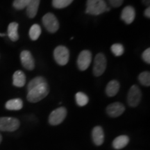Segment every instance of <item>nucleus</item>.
I'll use <instances>...</instances> for the list:
<instances>
[{
    "label": "nucleus",
    "instance_id": "1",
    "mask_svg": "<svg viewBox=\"0 0 150 150\" xmlns=\"http://www.w3.org/2000/svg\"><path fill=\"white\" fill-rule=\"evenodd\" d=\"M50 88L47 83H44L28 91L27 100L31 103L40 102L47 96Z\"/></svg>",
    "mask_w": 150,
    "mask_h": 150
},
{
    "label": "nucleus",
    "instance_id": "2",
    "mask_svg": "<svg viewBox=\"0 0 150 150\" xmlns=\"http://www.w3.org/2000/svg\"><path fill=\"white\" fill-rule=\"evenodd\" d=\"M107 4L105 0H87L86 1V13L93 16H99V15L109 11Z\"/></svg>",
    "mask_w": 150,
    "mask_h": 150
},
{
    "label": "nucleus",
    "instance_id": "3",
    "mask_svg": "<svg viewBox=\"0 0 150 150\" xmlns=\"http://www.w3.org/2000/svg\"><path fill=\"white\" fill-rule=\"evenodd\" d=\"M20 121L18 119L10 117H0V131H15L20 127Z\"/></svg>",
    "mask_w": 150,
    "mask_h": 150
},
{
    "label": "nucleus",
    "instance_id": "4",
    "mask_svg": "<svg viewBox=\"0 0 150 150\" xmlns=\"http://www.w3.org/2000/svg\"><path fill=\"white\" fill-rule=\"evenodd\" d=\"M54 57L56 63L60 65H65L70 59V52L66 47L59 46L54 51Z\"/></svg>",
    "mask_w": 150,
    "mask_h": 150
},
{
    "label": "nucleus",
    "instance_id": "5",
    "mask_svg": "<svg viewBox=\"0 0 150 150\" xmlns=\"http://www.w3.org/2000/svg\"><path fill=\"white\" fill-rule=\"evenodd\" d=\"M42 24L50 33H56L59 29V22L53 13H49L43 16Z\"/></svg>",
    "mask_w": 150,
    "mask_h": 150
},
{
    "label": "nucleus",
    "instance_id": "6",
    "mask_svg": "<svg viewBox=\"0 0 150 150\" xmlns=\"http://www.w3.org/2000/svg\"><path fill=\"white\" fill-rule=\"evenodd\" d=\"M107 61L105 56L102 53L97 54L95 58L93 66V74L95 76H99L105 72Z\"/></svg>",
    "mask_w": 150,
    "mask_h": 150
},
{
    "label": "nucleus",
    "instance_id": "7",
    "mask_svg": "<svg viewBox=\"0 0 150 150\" xmlns=\"http://www.w3.org/2000/svg\"><path fill=\"white\" fill-rule=\"evenodd\" d=\"M142 98V93L138 86L134 85L129 89L127 95V102L131 107H136L139 105Z\"/></svg>",
    "mask_w": 150,
    "mask_h": 150
},
{
    "label": "nucleus",
    "instance_id": "8",
    "mask_svg": "<svg viewBox=\"0 0 150 150\" xmlns=\"http://www.w3.org/2000/svg\"><path fill=\"white\" fill-rule=\"evenodd\" d=\"M67 115V110L65 107H59L53 110L49 116V122L56 126L62 123Z\"/></svg>",
    "mask_w": 150,
    "mask_h": 150
},
{
    "label": "nucleus",
    "instance_id": "9",
    "mask_svg": "<svg viewBox=\"0 0 150 150\" xmlns=\"http://www.w3.org/2000/svg\"><path fill=\"white\" fill-rule=\"evenodd\" d=\"M92 54L88 50H83L79 54L77 59V65L81 71L86 70L91 65Z\"/></svg>",
    "mask_w": 150,
    "mask_h": 150
},
{
    "label": "nucleus",
    "instance_id": "10",
    "mask_svg": "<svg viewBox=\"0 0 150 150\" xmlns=\"http://www.w3.org/2000/svg\"><path fill=\"white\" fill-rule=\"evenodd\" d=\"M21 63L24 68L28 70H33L35 67V61L31 52L24 50L20 54Z\"/></svg>",
    "mask_w": 150,
    "mask_h": 150
},
{
    "label": "nucleus",
    "instance_id": "11",
    "mask_svg": "<svg viewBox=\"0 0 150 150\" xmlns=\"http://www.w3.org/2000/svg\"><path fill=\"white\" fill-rule=\"evenodd\" d=\"M125 106L120 102H114L108 105L106 108V112L111 117H117L125 112Z\"/></svg>",
    "mask_w": 150,
    "mask_h": 150
},
{
    "label": "nucleus",
    "instance_id": "12",
    "mask_svg": "<svg viewBox=\"0 0 150 150\" xmlns=\"http://www.w3.org/2000/svg\"><path fill=\"white\" fill-rule=\"evenodd\" d=\"M136 18V11L134 7L128 6H126L122 11L121 18L125 23L130 24L134 22Z\"/></svg>",
    "mask_w": 150,
    "mask_h": 150
},
{
    "label": "nucleus",
    "instance_id": "13",
    "mask_svg": "<svg viewBox=\"0 0 150 150\" xmlns=\"http://www.w3.org/2000/svg\"><path fill=\"white\" fill-rule=\"evenodd\" d=\"M92 138L94 143L97 146H100L104 141V133L103 129L100 126L94 127L92 131Z\"/></svg>",
    "mask_w": 150,
    "mask_h": 150
},
{
    "label": "nucleus",
    "instance_id": "14",
    "mask_svg": "<svg viewBox=\"0 0 150 150\" xmlns=\"http://www.w3.org/2000/svg\"><path fill=\"white\" fill-rule=\"evenodd\" d=\"M40 0H30L27 6V14L29 18H33L36 16Z\"/></svg>",
    "mask_w": 150,
    "mask_h": 150
},
{
    "label": "nucleus",
    "instance_id": "15",
    "mask_svg": "<svg viewBox=\"0 0 150 150\" xmlns=\"http://www.w3.org/2000/svg\"><path fill=\"white\" fill-rule=\"evenodd\" d=\"M129 142V138L127 136L122 135V136H117L112 141V147L115 149H122L125 148L128 145Z\"/></svg>",
    "mask_w": 150,
    "mask_h": 150
},
{
    "label": "nucleus",
    "instance_id": "16",
    "mask_svg": "<svg viewBox=\"0 0 150 150\" xmlns=\"http://www.w3.org/2000/svg\"><path fill=\"white\" fill-rule=\"evenodd\" d=\"M26 76L23 72L20 70L16 71L13 76V84L16 87L21 88L25 85Z\"/></svg>",
    "mask_w": 150,
    "mask_h": 150
},
{
    "label": "nucleus",
    "instance_id": "17",
    "mask_svg": "<svg viewBox=\"0 0 150 150\" xmlns=\"http://www.w3.org/2000/svg\"><path fill=\"white\" fill-rule=\"evenodd\" d=\"M120 83L117 81L112 80L107 84L106 88V93L108 97H114L120 90Z\"/></svg>",
    "mask_w": 150,
    "mask_h": 150
},
{
    "label": "nucleus",
    "instance_id": "18",
    "mask_svg": "<svg viewBox=\"0 0 150 150\" xmlns=\"http://www.w3.org/2000/svg\"><path fill=\"white\" fill-rule=\"evenodd\" d=\"M6 108L10 110H19L23 107V102L21 99H13L6 103Z\"/></svg>",
    "mask_w": 150,
    "mask_h": 150
},
{
    "label": "nucleus",
    "instance_id": "19",
    "mask_svg": "<svg viewBox=\"0 0 150 150\" xmlns=\"http://www.w3.org/2000/svg\"><path fill=\"white\" fill-rule=\"evenodd\" d=\"M18 24L17 22H11L8 27V35L12 41H17L19 39Z\"/></svg>",
    "mask_w": 150,
    "mask_h": 150
},
{
    "label": "nucleus",
    "instance_id": "20",
    "mask_svg": "<svg viewBox=\"0 0 150 150\" xmlns=\"http://www.w3.org/2000/svg\"><path fill=\"white\" fill-rule=\"evenodd\" d=\"M41 34V28L39 24H35L31 26L29 30V37L32 40H36Z\"/></svg>",
    "mask_w": 150,
    "mask_h": 150
},
{
    "label": "nucleus",
    "instance_id": "21",
    "mask_svg": "<svg viewBox=\"0 0 150 150\" xmlns=\"http://www.w3.org/2000/svg\"><path fill=\"white\" fill-rule=\"evenodd\" d=\"M76 102L79 106H84L88 103V97L82 92H79L75 95Z\"/></svg>",
    "mask_w": 150,
    "mask_h": 150
},
{
    "label": "nucleus",
    "instance_id": "22",
    "mask_svg": "<svg viewBox=\"0 0 150 150\" xmlns=\"http://www.w3.org/2000/svg\"><path fill=\"white\" fill-rule=\"evenodd\" d=\"M44 83H47V81L44 77H42V76H37V77H35L29 82V84H28V91H31V90L33 89V88L36 87V86Z\"/></svg>",
    "mask_w": 150,
    "mask_h": 150
},
{
    "label": "nucleus",
    "instance_id": "23",
    "mask_svg": "<svg viewBox=\"0 0 150 150\" xmlns=\"http://www.w3.org/2000/svg\"><path fill=\"white\" fill-rule=\"evenodd\" d=\"M74 0H52V6L56 8H63L68 6Z\"/></svg>",
    "mask_w": 150,
    "mask_h": 150
},
{
    "label": "nucleus",
    "instance_id": "24",
    "mask_svg": "<svg viewBox=\"0 0 150 150\" xmlns=\"http://www.w3.org/2000/svg\"><path fill=\"white\" fill-rule=\"evenodd\" d=\"M138 79L140 83L143 86H150V74L149 72H143L140 73Z\"/></svg>",
    "mask_w": 150,
    "mask_h": 150
},
{
    "label": "nucleus",
    "instance_id": "25",
    "mask_svg": "<svg viewBox=\"0 0 150 150\" xmlns=\"http://www.w3.org/2000/svg\"><path fill=\"white\" fill-rule=\"evenodd\" d=\"M111 52L112 54L116 56H120L124 54V52H125V48L122 45L120 44V43H115V44H113L111 46Z\"/></svg>",
    "mask_w": 150,
    "mask_h": 150
},
{
    "label": "nucleus",
    "instance_id": "26",
    "mask_svg": "<svg viewBox=\"0 0 150 150\" xmlns=\"http://www.w3.org/2000/svg\"><path fill=\"white\" fill-rule=\"evenodd\" d=\"M29 1L30 0H15L13 5L17 10H22V9L27 8Z\"/></svg>",
    "mask_w": 150,
    "mask_h": 150
},
{
    "label": "nucleus",
    "instance_id": "27",
    "mask_svg": "<svg viewBox=\"0 0 150 150\" xmlns=\"http://www.w3.org/2000/svg\"><path fill=\"white\" fill-rule=\"evenodd\" d=\"M142 59H143V61H145V63L149 64L150 63V49L149 48H147V50H145V51H144L143 53H142Z\"/></svg>",
    "mask_w": 150,
    "mask_h": 150
},
{
    "label": "nucleus",
    "instance_id": "28",
    "mask_svg": "<svg viewBox=\"0 0 150 150\" xmlns=\"http://www.w3.org/2000/svg\"><path fill=\"white\" fill-rule=\"evenodd\" d=\"M108 1H109L110 6H112V7H115V8H117V7L120 6L122 4L124 0H108Z\"/></svg>",
    "mask_w": 150,
    "mask_h": 150
},
{
    "label": "nucleus",
    "instance_id": "29",
    "mask_svg": "<svg viewBox=\"0 0 150 150\" xmlns=\"http://www.w3.org/2000/svg\"><path fill=\"white\" fill-rule=\"evenodd\" d=\"M145 16L146 18H150V8H149V6L147 7V8L145 9Z\"/></svg>",
    "mask_w": 150,
    "mask_h": 150
},
{
    "label": "nucleus",
    "instance_id": "30",
    "mask_svg": "<svg viewBox=\"0 0 150 150\" xmlns=\"http://www.w3.org/2000/svg\"><path fill=\"white\" fill-rule=\"evenodd\" d=\"M142 3H143L145 6H147V7L149 6L150 0H142Z\"/></svg>",
    "mask_w": 150,
    "mask_h": 150
},
{
    "label": "nucleus",
    "instance_id": "31",
    "mask_svg": "<svg viewBox=\"0 0 150 150\" xmlns=\"http://www.w3.org/2000/svg\"><path fill=\"white\" fill-rule=\"evenodd\" d=\"M1 140H2V136H1V134H0V143L1 142Z\"/></svg>",
    "mask_w": 150,
    "mask_h": 150
},
{
    "label": "nucleus",
    "instance_id": "32",
    "mask_svg": "<svg viewBox=\"0 0 150 150\" xmlns=\"http://www.w3.org/2000/svg\"><path fill=\"white\" fill-rule=\"evenodd\" d=\"M5 34L4 33H0V36H5Z\"/></svg>",
    "mask_w": 150,
    "mask_h": 150
}]
</instances>
